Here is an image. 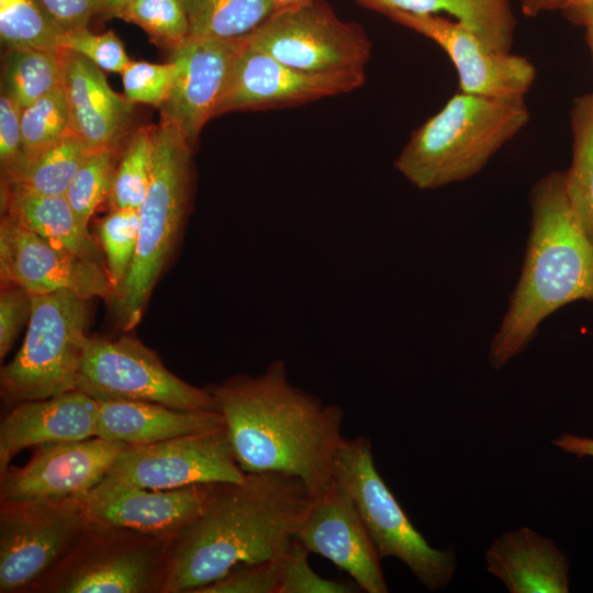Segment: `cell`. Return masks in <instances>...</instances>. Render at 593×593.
<instances>
[{"instance_id": "43", "label": "cell", "mask_w": 593, "mask_h": 593, "mask_svg": "<svg viewBox=\"0 0 593 593\" xmlns=\"http://www.w3.org/2000/svg\"><path fill=\"white\" fill-rule=\"evenodd\" d=\"M552 444L562 451L575 457L593 458V438L566 433L553 439Z\"/></svg>"}, {"instance_id": "28", "label": "cell", "mask_w": 593, "mask_h": 593, "mask_svg": "<svg viewBox=\"0 0 593 593\" xmlns=\"http://www.w3.org/2000/svg\"><path fill=\"white\" fill-rule=\"evenodd\" d=\"M572 158L566 171L571 205L593 242V92L577 98L570 111Z\"/></svg>"}, {"instance_id": "13", "label": "cell", "mask_w": 593, "mask_h": 593, "mask_svg": "<svg viewBox=\"0 0 593 593\" xmlns=\"http://www.w3.org/2000/svg\"><path fill=\"white\" fill-rule=\"evenodd\" d=\"M127 446L98 436L36 446L24 467L1 477V503L82 501Z\"/></svg>"}, {"instance_id": "24", "label": "cell", "mask_w": 593, "mask_h": 593, "mask_svg": "<svg viewBox=\"0 0 593 593\" xmlns=\"http://www.w3.org/2000/svg\"><path fill=\"white\" fill-rule=\"evenodd\" d=\"M159 548L138 545L89 557L61 581L67 593H139L153 586L159 569Z\"/></svg>"}, {"instance_id": "22", "label": "cell", "mask_w": 593, "mask_h": 593, "mask_svg": "<svg viewBox=\"0 0 593 593\" xmlns=\"http://www.w3.org/2000/svg\"><path fill=\"white\" fill-rule=\"evenodd\" d=\"M486 568L511 593L569 592V563L553 541L523 527L495 538Z\"/></svg>"}, {"instance_id": "31", "label": "cell", "mask_w": 593, "mask_h": 593, "mask_svg": "<svg viewBox=\"0 0 593 593\" xmlns=\"http://www.w3.org/2000/svg\"><path fill=\"white\" fill-rule=\"evenodd\" d=\"M60 34L38 0H0V37L5 49H58Z\"/></svg>"}, {"instance_id": "10", "label": "cell", "mask_w": 593, "mask_h": 593, "mask_svg": "<svg viewBox=\"0 0 593 593\" xmlns=\"http://www.w3.org/2000/svg\"><path fill=\"white\" fill-rule=\"evenodd\" d=\"M239 467L225 426L154 444L127 446L105 480L149 490L240 482Z\"/></svg>"}, {"instance_id": "18", "label": "cell", "mask_w": 593, "mask_h": 593, "mask_svg": "<svg viewBox=\"0 0 593 593\" xmlns=\"http://www.w3.org/2000/svg\"><path fill=\"white\" fill-rule=\"evenodd\" d=\"M239 38L189 36L171 52L175 80L159 108L160 120L174 124L191 146L205 123L215 116Z\"/></svg>"}, {"instance_id": "17", "label": "cell", "mask_w": 593, "mask_h": 593, "mask_svg": "<svg viewBox=\"0 0 593 593\" xmlns=\"http://www.w3.org/2000/svg\"><path fill=\"white\" fill-rule=\"evenodd\" d=\"M211 486L149 490L103 479L81 502L90 527L174 537L201 513Z\"/></svg>"}, {"instance_id": "9", "label": "cell", "mask_w": 593, "mask_h": 593, "mask_svg": "<svg viewBox=\"0 0 593 593\" xmlns=\"http://www.w3.org/2000/svg\"><path fill=\"white\" fill-rule=\"evenodd\" d=\"M77 390L96 400L147 401L191 411H216L208 388L187 383L137 339L88 337Z\"/></svg>"}, {"instance_id": "3", "label": "cell", "mask_w": 593, "mask_h": 593, "mask_svg": "<svg viewBox=\"0 0 593 593\" xmlns=\"http://www.w3.org/2000/svg\"><path fill=\"white\" fill-rule=\"evenodd\" d=\"M530 230L518 281L489 349L499 370L523 353L540 324L569 303H593V242L568 197L566 171H551L529 192Z\"/></svg>"}, {"instance_id": "4", "label": "cell", "mask_w": 593, "mask_h": 593, "mask_svg": "<svg viewBox=\"0 0 593 593\" xmlns=\"http://www.w3.org/2000/svg\"><path fill=\"white\" fill-rule=\"evenodd\" d=\"M529 121L525 100L458 92L415 130L395 169L421 190H434L479 174Z\"/></svg>"}, {"instance_id": "14", "label": "cell", "mask_w": 593, "mask_h": 593, "mask_svg": "<svg viewBox=\"0 0 593 593\" xmlns=\"http://www.w3.org/2000/svg\"><path fill=\"white\" fill-rule=\"evenodd\" d=\"M365 70L313 72L287 66L239 38L215 116L294 105L350 92L363 85Z\"/></svg>"}, {"instance_id": "11", "label": "cell", "mask_w": 593, "mask_h": 593, "mask_svg": "<svg viewBox=\"0 0 593 593\" xmlns=\"http://www.w3.org/2000/svg\"><path fill=\"white\" fill-rule=\"evenodd\" d=\"M89 527L81 501L1 503L0 592H12L35 581Z\"/></svg>"}, {"instance_id": "39", "label": "cell", "mask_w": 593, "mask_h": 593, "mask_svg": "<svg viewBox=\"0 0 593 593\" xmlns=\"http://www.w3.org/2000/svg\"><path fill=\"white\" fill-rule=\"evenodd\" d=\"M22 109L10 98L0 96V165L1 183L19 182L29 164L22 133Z\"/></svg>"}, {"instance_id": "41", "label": "cell", "mask_w": 593, "mask_h": 593, "mask_svg": "<svg viewBox=\"0 0 593 593\" xmlns=\"http://www.w3.org/2000/svg\"><path fill=\"white\" fill-rule=\"evenodd\" d=\"M32 311L31 293L18 286L2 287L0 294V357L10 351Z\"/></svg>"}, {"instance_id": "8", "label": "cell", "mask_w": 593, "mask_h": 593, "mask_svg": "<svg viewBox=\"0 0 593 593\" xmlns=\"http://www.w3.org/2000/svg\"><path fill=\"white\" fill-rule=\"evenodd\" d=\"M244 37L278 61L313 72L365 70L371 53L366 33L322 0L277 9Z\"/></svg>"}, {"instance_id": "5", "label": "cell", "mask_w": 593, "mask_h": 593, "mask_svg": "<svg viewBox=\"0 0 593 593\" xmlns=\"http://www.w3.org/2000/svg\"><path fill=\"white\" fill-rule=\"evenodd\" d=\"M153 168L138 208L139 231L131 268L114 294L118 326L135 327L169 258L186 213L191 145L171 123L152 127Z\"/></svg>"}, {"instance_id": "46", "label": "cell", "mask_w": 593, "mask_h": 593, "mask_svg": "<svg viewBox=\"0 0 593 593\" xmlns=\"http://www.w3.org/2000/svg\"><path fill=\"white\" fill-rule=\"evenodd\" d=\"M133 1L136 0H107V5L103 13H105L107 16H111L115 10Z\"/></svg>"}, {"instance_id": "12", "label": "cell", "mask_w": 593, "mask_h": 593, "mask_svg": "<svg viewBox=\"0 0 593 593\" xmlns=\"http://www.w3.org/2000/svg\"><path fill=\"white\" fill-rule=\"evenodd\" d=\"M392 21L440 46L452 61L461 92L496 99L525 100L535 78V66L525 57L490 51L465 25L434 14L399 10L377 0H358Z\"/></svg>"}, {"instance_id": "36", "label": "cell", "mask_w": 593, "mask_h": 593, "mask_svg": "<svg viewBox=\"0 0 593 593\" xmlns=\"http://www.w3.org/2000/svg\"><path fill=\"white\" fill-rule=\"evenodd\" d=\"M310 551L294 538L281 558V577L278 593H351L355 584L318 575L309 563Z\"/></svg>"}, {"instance_id": "27", "label": "cell", "mask_w": 593, "mask_h": 593, "mask_svg": "<svg viewBox=\"0 0 593 593\" xmlns=\"http://www.w3.org/2000/svg\"><path fill=\"white\" fill-rule=\"evenodd\" d=\"M189 36L216 40L243 37L276 10L272 0H182Z\"/></svg>"}, {"instance_id": "38", "label": "cell", "mask_w": 593, "mask_h": 593, "mask_svg": "<svg viewBox=\"0 0 593 593\" xmlns=\"http://www.w3.org/2000/svg\"><path fill=\"white\" fill-rule=\"evenodd\" d=\"M58 46L86 57L105 71L122 74L131 61L113 31L94 34L88 27H82L63 32Z\"/></svg>"}, {"instance_id": "20", "label": "cell", "mask_w": 593, "mask_h": 593, "mask_svg": "<svg viewBox=\"0 0 593 593\" xmlns=\"http://www.w3.org/2000/svg\"><path fill=\"white\" fill-rule=\"evenodd\" d=\"M63 87L72 131L93 149L119 147L127 132L133 103L116 93L103 70L65 49Z\"/></svg>"}, {"instance_id": "15", "label": "cell", "mask_w": 593, "mask_h": 593, "mask_svg": "<svg viewBox=\"0 0 593 593\" xmlns=\"http://www.w3.org/2000/svg\"><path fill=\"white\" fill-rule=\"evenodd\" d=\"M1 284L31 294L69 290L88 300L114 296L105 267L51 245L4 214L0 223Z\"/></svg>"}, {"instance_id": "40", "label": "cell", "mask_w": 593, "mask_h": 593, "mask_svg": "<svg viewBox=\"0 0 593 593\" xmlns=\"http://www.w3.org/2000/svg\"><path fill=\"white\" fill-rule=\"evenodd\" d=\"M281 558L242 564L197 593H278Z\"/></svg>"}, {"instance_id": "19", "label": "cell", "mask_w": 593, "mask_h": 593, "mask_svg": "<svg viewBox=\"0 0 593 593\" xmlns=\"http://www.w3.org/2000/svg\"><path fill=\"white\" fill-rule=\"evenodd\" d=\"M98 410V401L80 390L20 402L0 423V477L25 448L94 437Z\"/></svg>"}, {"instance_id": "32", "label": "cell", "mask_w": 593, "mask_h": 593, "mask_svg": "<svg viewBox=\"0 0 593 593\" xmlns=\"http://www.w3.org/2000/svg\"><path fill=\"white\" fill-rule=\"evenodd\" d=\"M152 168V127H142L130 136L116 166L109 197L113 209L138 210L148 191Z\"/></svg>"}, {"instance_id": "23", "label": "cell", "mask_w": 593, "mask_h": 593, "mask_svg": "<svg viewBox=\"0 0 593 593\" xmlns=\"http://www.w3.org/2000/svg\"><path fill=\"white\" fill-rule=\"evenodd\" d=\"M1 209L54 247L102 265L96 242L79 225L65 195L37 193L18 183H1Z\"/></svg>"}, {"instance_id": "2", "label": "cell", "mask_w": 593, "mask_h": 593, "mask_svg": "<svg viewBox=\"0 0 593 593\" xmlns=\"http://www.w3.org/2000/svg\"><path fill=\"white\" fill-rule=\"evenodd\" d=\"M311 499L299 478L282 472L212 484L201 513L172 537L161 590L197 593L242 564L281 558Z\"/></svg>"}, {"instance_id": "1", "label": "cell", "mask_w": 593, "mask_h": 593, "mask_svg": "<svg viewBox=\"0 0 593 593\" xmlns=\"http://www.w3.org/2000/svg\"><path fill=\"white\" fill-rule=\"evenodd\" d=\"M222 414L239 467L299 478L311 497L334 481L345 437L344 411L293 385L283 360L258 376L239 374L208 387Z\"/></svg>"}, {"instance_id": "34", "label": "cell", "mask_w": 593, "mask_h": 593, "mask_svg": "<svg viewBox=\"0 0 593 593\" xmlns=\"http://www.w3.org/2000/svg\"><path fill=\"white\" fill-rule=\"evenodd\" d=\"M20 123L29 160L72 132L63 85L22 109Z\"/></svg>"}, {"instance_id": "37", "label": "cell", "mask_w": 593, "mask_h": 593, "mask_svg": "<svg viewBox=\"0 0 593 593\" xmlns=\"http://www.w3.org/2000/svg\"><path fill=\"white\" fill-rule=\"evenodd\" d=\"M121 75L124 97L130 102L159 109L171 91L175 65L170 60L166 64L131 60Z\"/></svg>"}, {"instance_id": "25", "label": "cell", "mask_w": 593, "mask_h": 593, "mask_svg": "<svg viewBox=\"0 0 593 593\" xmlns=\"http://www.w3.org/2000/svg\"><path fill=\"white\" fill-rule=\"evenodd\" d=\"M416 14L447 12L490 51L511 53L515 21L508 0H377Z\"/></svg>"}, {"instance_id": "29", "label": "cell", "mask_w": 593, "mask_h": 593, "mask_svg": "<svg viewBox=\"0 0 593 593\" xmlns=\"http://www.w3.org/2000/svg\"><path fill=\"white\" fill-rule=\"evenodd\" d=\"M90 150L72 131L31 158L22 179L14 183L37 193L65 195Z\"/></svg>"}, {"instance_id": "7", "label": "cell", "mask_w": 593, "mask_h": 593, "mask_svg": "<svg viewBox=\"0 0 593 593\" xmlns=\"http://www.w3.org/2000/svg\"><path fill=\"white\" fill-rule=\"evenodd\" d=\"M334 481L353 499L381 558L400 559L429 591L447 586L456 568L452 548H433L413 526L378 472L367 437H345Z\"/></svg>"}, {"instance_id": "26", "label": "cell", "mask_w": 593, "mask_h": 593, "mask_svg": "<svg viewBox=\"0 0 593 593\" xmlns=\"http://www.w3.org/2000/svg\"><path fill=\"white\" fill-rule=\"evenodd\" d=\"M65 49L7 48L1 93L21 109L63 85Z\"/></svg>"}, {"instance_id": "21", "label": "cell", "mask_w": 593, "mask_h": 593, "mask_svg": "<svg viewBox=\"0 0 593 593\" xmlns=\"http://www.w3.org/2000/svg\"><path fill=\"white\" fill-rule=\"evenodd\" d=\"M98 401V400H97ZM96 436L130 446L148 445L225 426L216 411H191L160 403L100 400Z\"/></svg>"}, {"instance_id": "42", "label": "cell", "mask_w": 593, "mask_h": 593, "mask_svg": "<svg viewBox=\"0 0 593 593\" xmlns=\"http://www.w3.org/2000/svg\"><path fill=\"white\" fill-rule=\"evenodd\" d=\"M49 19L63 32L87 27L90 19L104 12L107 0H38Z\"/></svg>"}, {"instance_id": "30", "label": "cell", "mask_w": 593, "mask_h": 593, "mask_svg": "<svg viewBox=\"0 0 593 593\" xmlns=\"http://www.w3.org/2000/svg\"><path fill=\"white\" fill-rule=\"evenodd\" d=\"M116 152L118 147L90 150L67 188L65 197L85 231L97 208L110 197Z\"/></svg>"}, {"instance_id": "44", "label": "cell", "mask_w": 593, "mask_h": 593, "mask_svg": "<svg viewBox=\"0 0 593 593\" xmlns=\"http://www.w3.org/2000/svg\"><path fill=\"white\" fill-rule=\"evenodd\" d=\"M560 10L577 24H593V0H563Z\"/></svg>"}, {"instance_id": "33", "label": "cell", "mask_w": 593, "mask_h": 593, "mask_svg": "<svg viewBox=\"0 0 593 593\" xmlns=\"http://www.w3.org/2000/svg\"><path fill=\"white\" fill-rule=\"evenodd\" d=\"M111 16L142 27L153 43L171 52L189 37L182 0H136L119 8Z\"/></svg>"}, {"instance_id": "16", "label": "cell", "mask_w": 593, "mask_h": 593, "mask_svg": "<svg viewBox=\"0 0 593 593\" xmlns=\"http://www.w3.org/2000/svg\"><path fill=\"white\" fill-rule=\"evenodd\" d=\"M295 538L347 572L367 593H387L381 557L350 495L335 481L312 497Z\"/></svg>"}, {"instance_id": "45", "label": "cell", "mask_w": 593, "mask_h": 593, "mask_svg": "<svg viewBox=\"0 0 593 593\" xmlns=\"http://www.w3.org/2000/svg\"><path fill=\"white\" fill-rule=\"evenodd\" d=\"M523 12L527 15H537L540 12L560 10L563 0H519Z\"/></svg>"}, {"instance_id": "35", "label": "cell", "mask_w": 593, "mask_h": 593, "mask_svg": "<svg viewBox=\"0 0 593 593\" xmlns=\"http://www.w3.org/2000/svg\"><path fill=\"white\" fill-rule=\"evenodd\" d=\"M139 231L138 210L112 209L99 223L98 235L114 294L133 262Z\"/></svg>"}, {"instance_id": "47", "label": "cell", "mask_w": 593, "mask_h": 593, "mask_svg": "<svg viewBox=\"0 0 593 593\" xmlns=\"http://www.w3.org/2000/svg\"><path fill=\"white\" fill-rule=\"evenodd\" d=\"M586 43L590 47L592 58H593V24L586 26Z\"/></svg>"}, {"instance_id": "6", "label": "cell", "mask_w": 593, "mask_h": 593, "mask_svg": "<svg viewBox=\"0 0 593 593\" xmlns=\"http://www.w3.org/2000/svg\"><path fill=\"white\" fill-rule=\"evenodd\" d=\"M24 340L1 369V393L12 401L41 400L77 390L88 336L86 299L69 290L31 294Z\"/></svg>"}, {"instance_id": "48", "label": "cell", "mask_w": 593, "mask_h": 593, "mask_svg": "<svg viewBox=\"0 0 593 593\" xmlns=\"http://www.w3.org/2000/svg\"><path fill=\"white\" fill-rule=\"evenodd\" d=\"M272 1L276 4L277 9H280V8H283V7H288V5L298 3V2H300L302 0H272Z\"/></svg>"}]
</instances>
